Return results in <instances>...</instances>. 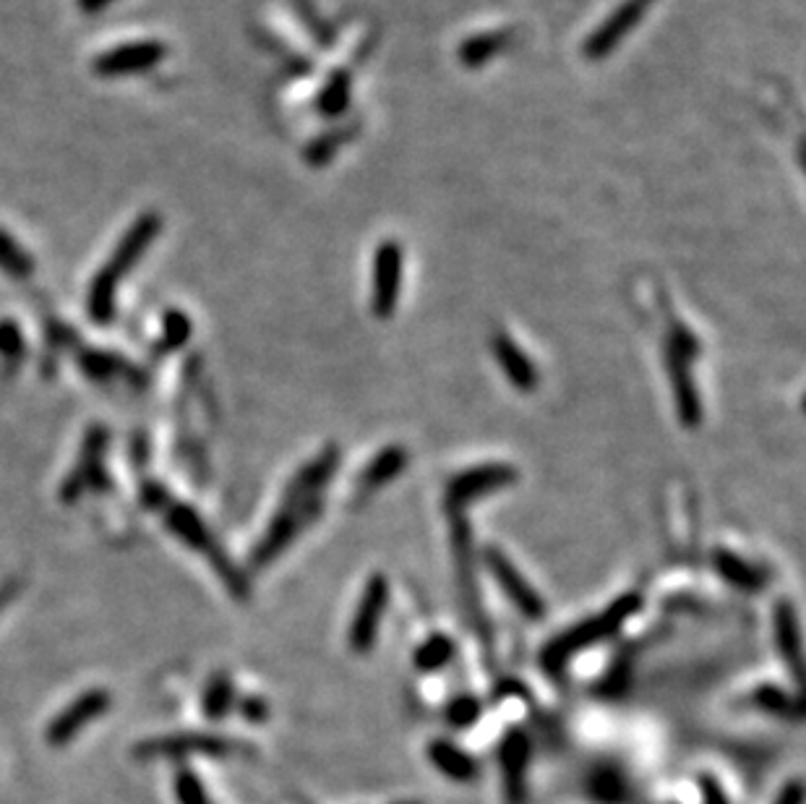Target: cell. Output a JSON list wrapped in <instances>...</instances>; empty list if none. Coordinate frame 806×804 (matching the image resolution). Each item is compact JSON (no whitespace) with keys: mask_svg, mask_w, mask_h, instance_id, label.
<instances>
[{"mask_svg":"<svg viewBox=\"0 0 806 804\" xmlns=\"http://www.w3.org/2000/svg\"><path fill=\"white\" fill-rule=\"evenodd\" d=\"M159 233H163V215L157 212H144L128 225V230L113 249L111 259H107L103 270L94 274L90 293H86V311H90L94 324L105 327V324L113 322L115 299H118L123 278L142 262L144 253L151 249Z\"/></svg>","mask_w":806,"mask_h":804,"instance_id":"cell-1","label":"cell"},{"mask_svg":"<svg viewBox=\"0 0 806 804\" xmlns=\"http://www.w3.org/2000/svg\"><path fill=\"white\" fill-rule=\"evenodd\" d=\"M642 608V596L637 591L624 593L621 598H616L614 604H608L600 614H595L590 619H583L579 625L564 629L562 635L554 637L541 654V664L548 674H558L566 669V664L572 661L583 650L598 646V643L608 640V637L619 633V629L627 625V622L635 617Z\"/></svg>","mask_w":806,"mask_h":804,"instance_id":"cell-2","label":"cell"},{"mask_svg":"<svg viewBox=\"0 0 806 804\" xmlns=\"http://www.w3.org/2000/svg\"><path fill=\"white\" fill-rule=\"evenodd\" d=\"M697 356H700V343H697V337L684 327V324H673L671 335H668L666 343V368H668V379H671V395L673 405H677V416L687 429H697V426L702 424V403L692 376V361Z\"/></svg>","mask_w":806,"mask_h":804,"instance_id":"cell-3","label":"cell"},{"mask_svg":"<svg viewBox=\"0 0 806 804\" xmlns=\"http://www.w3.org/2000/svg\"><path fill=\"white\" fill-rule=\"evenodd\" d=\"M322 512V499L306 504H282L278 514L269 523L266 533L253 546L251 552V570H264L274 560H280L282 552L301 535L303 528H308Z\"/></svg>","mask_w":806,"mask_h":804,"instance_id":"cell-4","label":"cell"},{"mask_svg":"<svg viewBox=\"0 0 806 804\" xmlns=\"http://www.w3.org/2000/svg\"><path fill=\"white\" fill-rule=\"evenodd\" d=\"M520 473L506 462H489V466L468 468L457 473L452 481L447 483L444 494V510L449 514H460L464 507L478 502V499L496 494V491L517 483Z\"/></svg>","mask_w":806,"mask_h":804,"instance_id":"cell-5","label":"cell"},{"mask_svg":"<svg viewBox=\"0 0 806 804\" xmlns=\"http://www.w3.org/2000/svg\"><path fill=\"white\" fill-rule=\"evenodd\" d=\"M107 445H111V434H107L105 426H92V429L86 431L78 462L74 466V470L65 476L61 487V499L65 504L82 499L84 491H105L111 487V478H107L103 468Z\"/></svg>","mask_w":806,"mask_h":804,"instance_id":"cell-6","label":"cell"},{"mask_svg":"<svg viewBox=\"0 0 806 804\" xmlns=\"http://www.w3.org/2000/svg\"><path fill=\"white\" fill-rule=\"evenodd\" d=\"M167 58V45L159 40H134L105 50L92 61V71L103 79L149 74Z\"/></svg>","mask_w":806,"mask_h":804,"instance_id":"cell-7","label":"cell"},{"mask_svg":"<svg viewBox=\"0 0 806 804\" xmlns=\"http://www.w3.org/2000/svg\"><path fill=\"white\" fill-rule=\"evenodd\" d=\"M389 604V581L376 572L363 585L360 601L355 606V617L350 622V629H347V643L355 654H368L376 646V637H379V627L384 619V608Z\"/></svg>","mask_w":806,"mask_h":804,"instance_id":"cell-8","label":"cell"},{"mask_svg":"<svg viewBox=\"0 0 806 804\" xmlns=\"http://www.w3.org/2000/svg\"><path fill=\"white\" fill-rule=\"evenodd\" d=\"M483 562H485V567H489L493 581L499 583V588L504 591V596L510 598V604L520 608L522 617H527L533 622L546 619V601H543L541 593H537L533 585L525 581V575L514 567V562L510 560V556H506L496 546H489L483 552Z\"/></svg>","mask_w":806,"mask_h":804,"instance_id":"cell-9","label":"cell"},{"mask_svg":"<svg viewBox=\"0 0 806 804\" xmlns=\"http://www.w3.org/2000/svg\"><path fill=\"white\" fill-rule=\"evenodd\" d=\"M111 706H113V695L103 690V687H97V690H86L50 721V727L45 729V742L50 748H65V744L74 742L78 731H84L92 721H97L100 716L111 711Z\"/></svg>","mask_w":806,"mask_h":804,"instance_id":"cell-10","label":"cell"},{"mask_svg":"<svg viewBox=\"0 0 806 804\" xmlns=\"http://www.w3.org/2000/svg\"><path fill=\"white\" fill-rule=\"evenodd\" d=\"M533 758V744L525 731L512 727L506 729L499 744V765L504 779V800L506 804H527V771Z\"/></svg>","mask_w":806,"mask_h":804,"instance_id":"cell-11","label":"cell"},{"mask_svg":"<svg viewBox=\"0 0 806 804\" xmlns=\"http://www.w3.org/2000/svg\"><path fill=\"white\" fill-rule=\"evenodd\" d=\"M245 750L243 744H238L235 739L230 737H217V734H196V731H188V734H170L163 739H147L136 748V758L142 760H155V758H184L191 755V752H205V755H230V752Z\"/></svg>","mask_w":806,"mask_h":804,"instance_id":"cell-12","label":"cell"},{"mask_svg":"<svg viewBox=\"0 0 806 804\" xmlns=\"http://www.w3.org/2000/svg\"><path fill=\"white\" fill-rule=\"evenodd\" d=\"M402 288V249L395 241L379 246L374 262V314L389 319L395 314Z\"/></svg>","mask_w":806,"mask_h":804,"instance_id":"cell-13","label":"cell"},{"mask_svg":"<svg viewBox=\"0 0 806 804\" xmlns=\"http://www.w3.org/2000/svg\"><path fill=\"white\" fill-rule=\"evenodd\" d=\"M337 468H339V449L337 447L322 449L308 466H303L293 476V481H290L285 489L282 504H306L314 502V499H322V489L332 481Z\"/></svg>","mask_w":806,"mask_h":804,"instance_id":"cell-14","label":"cell"},{"mask_svg":"<svg viewBox=\"0 0 806 804\" xmlns=\"http://www.w3.org/2000/svg\"><path fill=\"white\" fill-rule=\"evenodd\" d=\"M491 351L499 361L501 372H504V376L510 379L514 389H520V393H535L537 382H541L537 368L533 366V361L527 358V353L522 351L506 332H496V335L491 337Z\"/></svg>","mask_w":806,"mask_h":804,"instance_id":"cell-15","label":"cell"},{"mask_svg":"<svg viewBox=\"0 0 806 804\" xmlns=\"http://www.w3.org/2000/svg\"><path fill=\"white\" fill-rule=\"evenodd\" d=\"M428 763H431L441 776H447L454 784H473L481 773V765L478 760L464 752L460 744L449 742V739H433L431 744L426 748Z\"/></svg>","mask_w":806,"mask_h":804,"instance_id":"cell-16","label":"cell"},{"mask_svg":"<svg viewBox=\"0 0 806 804\" xmlns=\"http://www.w3.org/2000/svg\"><path fill=\"white\" fill-rule=\"evenodd\" d=\"M163 514H165L167 531L176 535V539L184 541L188 549H193V552H199L205 556L212 552V546H214L212 533H209L207 523L199 518V512H196L193 507L170 502L163 510Z\"/></svg>","mask_w":806,"mask_h":804,"instance_id":"cell-17","label":"cell"},{"mask_svg":"<svg viewBox=\"0 0 806 804\" xmlns=\"http://www.w3.org/2000/svg\"><path fill=\"white\" fill-rule=\"evenodd\" d=\"M773 629H775V646L783 664L788 666L794 679H802V629H798L796 606L791 601H778L773 608Z\"/></svg>","mask_w":806,"mask_h":804,"instance_id":"cell-18","label":"cell"},{"mask_svg":"<svg viewBox=\"0 0 806 804\" xmlns=\"http://www.w3.org/2000/svg\"><path fill=\"white\" fill-rule=\"evenodd\" d=\"M713 567L718 575L723 577L731 588L744 591V593H760L767 588V572L757 567V564L746 562L744 556L729 552V549H715L713 554Z\"/></svg>","mask_w":806,"mask_h":804,"instance_id":"cell-19","label":"cell"},{"mask_svg":"<svg viewBox=\"0 0 806 804\" xmlns=\"http://www.w3.org/2000/svg\"><path fill=\"white\" fill-rule=\"evenodd\" d=\"M405 466H408V452H405L402 447L399 445L384 447L381 452H376V458L360 470L358 489L376 491V489L387 487V483L395 481L397 476H402Z\"/></svg>","mask_w":806,"mask_h":804,"instance_id":"cell-20","label":"cell"},{"mask_svg":"<svg viewBox=\"0 0 806 804\" xmlns=\"http://www.w3.org/2000/svg\"><path fill=\"white\" fill-rule=\"evenodd\" d=\"M201 708L209 721H220L235 708V685H232L228 671H217L205 687V698H201Z\"/></svg>","mask_w":806,"mask_h":804,"instance_id":"cell-21","label":"cell"},{"mask_svg":"<svg viewBox=\"0 0 806 804\" xmlns=\"http://www.w3.org/2000/svg\"><path fill=\"white\" fill-rule=\"evenodd\" d=\"M193 324L188 319L186 311L180 309H167L163 316V332H159L157 345L151 347V356H167V353L184 347L188 340H191Z\"/></svg>","mask_w":806,"mask_h":804,"instance_id":"cell-22","label":"cell"},{"mask_svg":"<svg viewBox=\"0 0 806 804\" xmlns=\"http://www.w3.org/2000/svg\"><path fill=\"white\" fill-rule=\"evenodd\" d=\"M587 792L598 804H629V784L611 765L598 768L587 781Z\"/></svg>","mask_w":806,"mask_h":804,"instance_id":"cell-23","label":"cell"},{"mask_svg":"<svg viewBox=\"0 0 806 804\" xmlns=\"http://www.w3.org/2000/svg\"><path fill=\"white\" fill-rule=\"evenodd\" d=\"M454 640L444 633H436L428 637V640H423L416 650V658H412V664H416L418 671L423 674H433V671H441L444 666L452 664L454 658Z\"/></svg>","mask_w":806,"mask_h":804,"instance_id":"cell-24","label":"cell"},{"mask_svg":"<svg viewBox=\"0 0 806 804\" xmlns=\"http://www.w3.org/2000/svg\"><path fill=\"white\" fill-rule=\"evenodd\" d=\"M0 270H3L13 280L32 278L38 264H34L32 253L13 238L9 230L0 228Z\"/></svg>","mask_w":806,"mask_h":804,"instance_id":"cell-25","label":"cell"},{"mask_svg":"<svg viewBox=\"0 0 806 804\" xmlns=\"http://www.w3.org/2000/svg\"><path fill=\"white\" fill-rule=\"evenodd\" d=\"M750 702L760 711L778 716V719H791L798 721L802 719V706H798L796 698H791L788 692H783L781 687L775 685H762L750 695Z\"/></svg>","mask_w":806,"mask_h":804,"instance_id":"cell-26","label":"cell"},{"mask_svg":"<svg viewBox=\"0 0 806 804\" xmlns=\"http://www.w3.org/2000/svg\"><path fill=\"white\" fill-rule=\"evenodd\" d=\"M78 368H82L92 382H107L115 379L118 374L128 372L126 361L105 351H82L78 353Z\"/></svg>","mask_w":806,"mask_h":804,"instance_id":"cell-27","label":"cell"},{"mask_svg":"<svg viewBox=\"0 0 806 804\" xmlns=\"http://www.w3.org/2000/svg\"><path fill=\"white\" fill-rule=\"evenodd\" d=\"M207 560L212 562V567H214V572H217V577H220V581L224 583V588L230 591V596H232V598H238V601H245V598H249V593H251V585H249V581H245L243 572L238 570L235 564H232L230 556L224 554L222 549L217 546V543L212 546V552L207 554Z\"/></svg>","mask_w":806,"mask_h":804,"instance_id":"cell-28","label":"cell"},{"mask_svg":"<svg viewBox=\"0 0 806 804\" xmlns=\"http://www.w3.org/2000/svg\"><path fill=\"white\" fill-rule=\"evenodd\" d=\"M447 723L452 729H470L481 721L483 716V702L475 698V695H457V698L447 706Z\"/></svg>","mask_w":806,"mask_h":804,"instance_id":"cell-29","label":"cell"},{"mask_svg":"<svg viewBox=\"0 0 806 804\" xmlns=\"http://www.w3.org/2000/svg\"><path fill=\"white\" fill-rule=\"evenodd\" d=\"M24 351L27 343L19 324L13 319H0V361L6 366H19V361L24 358Z\"/></svg>","mask_w":806,"mask_h":804,"instance_id":"cell-30","label":"cell"},{"mask_svg":"<svg viewBox=\"0 0 806 804\" xmlns=\"http://www.w3.org/2000/svg\"><path fill=\"white\" fill-rule=\"evenodd\" d=\"M172 786H176V796L180 804H214L212 800H209L207 789L201 786L199 776H196L193 771H188V768H180V771L176 773V781H172Z\"/></svg>","mask_w":806,"mask_h":804,"instance_id":"cell-31","label":"cell"},{"mask_svg":"<svg viewBox=\"0 0 806 804\" xmlns=\"http://www.w3.org/2000/svg\"><path fill=\"white\" fill-rule=\"evenodd\" d=\"M139 499L147 510H155V512H163L165 507L172 502L170 491H167L159 481H144L139 489Z\"/></svg>","mask_w":806,"mask_h":804,"instance_id":"cell-32","label":"cell"},{"mask_svg":"<svg viewBox=\"0 0 806 804\" xmlns=\"http://www.w3.org/2000/svg\"><path fill=\"white\" fill-rule=\"evenodd\" d=\"M700 792H702V804H729V794L721 786V781L710 773L700 776Z\"/></svg>","mask_w":806,"mask_h":804,"instance_id":"cell-33","label":"cell"},{"mask_svg":"<svg viewBox=\"0 0 806 804\" xmlns=\"http://www.w3.org/2000/svg\"><path fill=\"white\" fill-rule=\"evenodd\" d=\"M773 804H804V784L802 779H791L786 786L781 789Z\"/></svg>","mask_w":806,"mask_h":804,"instance_id":"cell-34","label":"cell"},{"mask_svg":"<svg viewBox=\"0 0 806 804\" xmlns=\"http://www.w3.org/2000/svg\"><path fill=\"white\" fill-rule=\"evenodd\" d=\"M241 713L245 716V719L253 721V723H261L266 721L269 716V706L261 698H245L243 706H241Z\"/></svg>","mask_w":806,"mask_h":804,"instance_id":"cell-35","label":"cell"},{"mask_svg":"<svg viewBox=\"0 0 806 804\" xmlns=\"http://www.w3.org/2000/svg\"><path fill=\"white\" fill-rule=\"evenodd\" d=\"M21 588H24V581H21V577H11V581H6L3 585H0V612H3V608L19 596Z\"/></svg>","mask_w":806,"mask_h":804,"instance_id":"cell-36","label":"cell"},{"mask_svg":"<svg viewBox=\"0 0 806 804\" xmlns=\"http://www.w3.org/2000/svg\"><path fill=\"white\" fill-rule=\"evenodd\" d=\"M113 3H115V0H76L78 11L86 13V17H97V13L111 9Z\"/></svg>","mask_w":806,"mask_h":804,"instance_id":"cell-37","label":"cell"},{"mask_svg":"<svg viewBox=\"0 0 806 804\" xmlns=\"http://www.w3.org/2000/svg\"><path fill=\"white\" fill-rule=\"evenodd\" d=\"M399 804H420V802H399Z\"/></svg>","mask_w":806,"mask_h":804,"instance_id":"cell-38","label":"cell"}]
</instances>
